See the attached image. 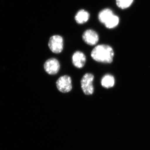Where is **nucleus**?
Instances as JSON below:
<instances>
[{
  "instance_id": "1a4fd4ad",
  "label": "nucleus",
  "mask_w": 150,
  "mask_h": 150,
  "mask_svg": "<svg viewBox=\"0 0 150 150\" xmlns=\"http://www.w3.org/2000/svg\"><path fill=\"white\" fill-rule=\"evenodd\" d=\"M90 14L84 10H81L77 13L75 16V20L79 24H83L87 22L90 18Z\"/></svg>"
},
{
  "instance_id": "423d86ee",
  "label": "nucleus",
  "mask_w": 150,
  "mask_h": 150,
  "mask_svg": "<svg viewBox=\"0 0 150 150\" xmlns=\"http://www.w3.org/2000/svg\"><path fill=\"white\" fill-rule=\"evenodd\" d=\"M82 38L85 43L91 46L96 45L99 39L98 34L91 29L87 30L85 31L83 34Z\"/></svg>"
},
{
  "instance_id": "9b49d317",
  "label": "nucleus",
  "mask_w": 150,
  "mask_h": 150,
  "mask_svg": "<svg viewBox=\"0 0 150 150\" xmlns=\"http://www.w3.org/2000/svg\"><path fill=\"white\" fill-rule=\"evenodd\" d=\"M133 1L134 0H115L117 6L122 9L129 7L132 4Z\"/></svg>"
},
{
  "instance_id": "39448f33",
  "label": "nucleus",
  "mask_w": 150,
  "mask_h": 150,
  "mask_svg": "<svg viewBox=\"0 0 150 150\" xmlns=\"http://www.w3.org/2000/svg\"><path fill=\"white\" fill-rule=\"evenodd\" d=\"M44 68L48 74L54 75L59 72L60 69L59 61L55 58L48 59L44 64Z\"/></svg>"
},
{
  "instance_id": "9d476101",
  "label": "nucleus",
  "mask_w": 150,
  "mask_h": 150,
  "mask_svg": "<svg viewBox=\"0 0 150 150\" xmlns=\"http://www.w3.org/2000/svg\"><path fill=\"white\" fill-rule=\"evenodd\" d=\"M115 80L113 76L107 74L104 75L101 80V85L105 88H111L115 84Z\"/></svg>"
},
{
  "instance_id": "f257e3e1",
  "label": "nucleus",
  "mask_w": 150,
  "mask_h": 150,
  "mask_svg": "<svg viewBox=\"0 0 150 150\" xmlns=\"http://www.w3.org/2000/svg\"><path fill=\"white\" fill-rule=\"evenodd\" d=\"M114 56L113 49L111 46L106 44L98 45L91 52L92 58L94 61L103 64H111Z\"/></svg>"
},
{
  "instance_id": "f03ea898",
  "label": "nucleus",
  "mask_w": 150,
  "mask_h": 150,
  "mask_svg": "<svg viewBox=\"0 0 150 150\" xmlns=\"http://www.w3.org/2000/svg\"><path fill=\"white\" fill-rule=\"evenodd\" d=\"M94 79L93 75L91 73H86L84 75L81 81V87L85 94L91 95L93 93V81Z\"/></svg>"
},
{
  "instance_id": "20e7f679",
  "label": "nucleus",
  "mask_w": 150,
  "mask_h": 150,
  "mask_svg": "<svg viewBox=\"0 0 150 150\" xmlns=\"http://www.w3.org/2000/svg\"><path fill=\"white\" fill-rule=\"evenodd\" d=\"M58 90L63 93L69 92L72 89V80L71 77L67 75L62 76L56 82Z\"/></svg>"
},
{
  "instance_id": "6e6552de",
  "label": "nucleus",
  "mask_w": 150,
  "mask_h": 150,
  "mask_svg": "<svg viewBox=\"0 0 150 150\" xmlns=\"http://www.w3.org/2000/svg\"><path fill=\"white\" fill-rule=\"evenodd\" d=\"M114 15L112 11L110 9H104L100 11L98 14V20L101 23L104 25L110 21Z\"/></svg>"
},
{
  "instance_id": "7ed1b4c3",
  "label": "nucleus",
  "mask_w": 150,
  "mask_h": 150,
  "mask_svg": "<svg viewBox=\"0 0 150 150\" xmlns=\"http://www.w3.org/2000/svg\"><path fill=\"white\" fill-rule=\"evenodd\" d=\"M50 50L55 54L62 53L64 49V39L59 35H54L50 38L48 42Z\"/></svg>"
},
{
  "instance_id": "0eeeda50",
  "label": "nucleus",
  "mask_w": 150,
  "mask_h": 150,
  "mask_svg": "<svg viewBox=\"0 0 150 150\" xmlns=\"http://www.w3.org/2000/svg\"><path fill=\"white\" fill-rule=\"evenodd\" d=\"M73 65L78 69H81L84 67L86 58L84 53L80 51H76L73 54L72 57Z\"/></svg>"
}]
</instances>
